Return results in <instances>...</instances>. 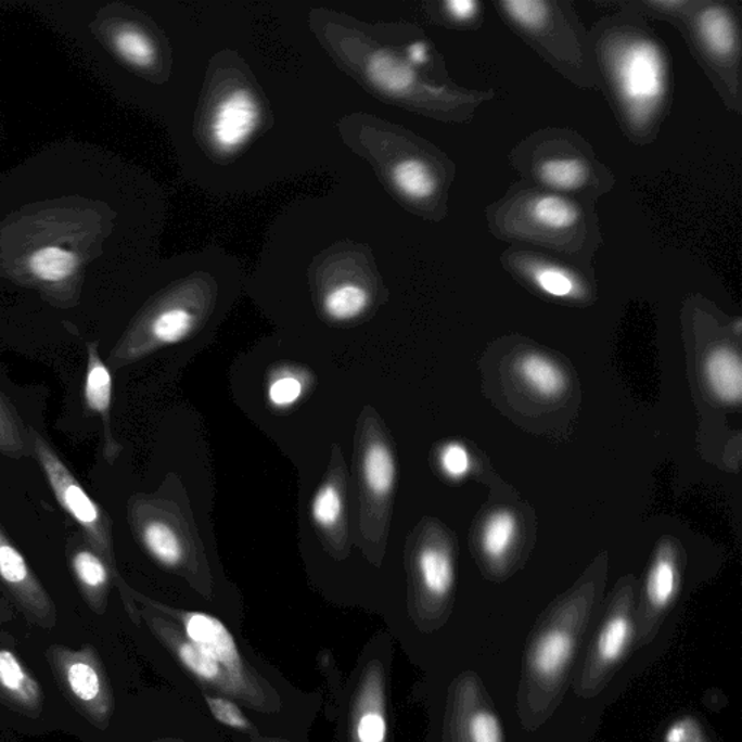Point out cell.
I'll return each mask as SVG.
<instances>
[{"label": "cell", "mask_w": 742, "mask_h": 742, "mask_svg": "<svg viewBox=\"0 0 742 742\" xmlns=\"http://www.w3.org/2000/svg\"><path fill=\"white\" fill-rule=\"evenodd\" d=\"M28 433L33 456L40 464L55 500L80 526L86 541L105 559L112 572L116 573L110 516L101 504L90 498L79 478L60 459L53 446L33 426H28Z\"/></svg>", "instance_id": "1"}, {"label": "cell", "mask_w": 742, "mask_h": 742, "mask_svg": "<svg viewBox=\"0 0 742 742\" xmlns=\"http://www.w3.org/2000/svg\"><path fill=\"white\" fill-rule=\"evenodd\" d=\"M611 63L616 89L629 118L637 125L649 123L667 89L663 51L654 41L636 38L621 44L612 54Z\"/></svg>", "instance_id": "2"}, {"label": "cell", "mask_w": 742, "mask_h": 742, "mask_svg": "<svg viewBox=\"0 0 742 742\" xmlns=\"http://www.w3.org/2000/svg\"><path fill=\"white\" fill-rule=\"evenodd\" d=\"M579 636V628L567 623H554L539 631L529 647L525 686L546 705L560 693L575 660Z\"/></svg>", "instance_id": "3"}, {"label": "cell", "mask_w": 742, "mask_h": 742, "mask_svg": "<svg viewBox=\"0 0 742 742\" xmlns=\"http://www.w3.org/2000/svg\"><path fill=\"white\" fill-rule=\"evenodd\" d=\"M183 625L186 638L204 650L209 657H213L244 690L250 702L257 703V699L260 696L254 692L253 683L248 679L243 658H241L239 645H236L230 629L221 621L208 614H202V612L184 614Z\"/></svg>", "instance_id": "4"}, {"label": "cell", "mask_w": 742, "mask_h": 742, "mask_svg": "<svg viewBox=\"0 0 742 742\" xmlns=\"http://www.w3.org/2000/svg\"><path fill=\"white\" fill-rule=\"evenodd\" d=\"M260 119L256 97L250 90H232L215 106L210 118V140L222 153H234L252 140Z\"/></svg>", "instance_id": "5"}, {"label": "cell", "mask_w": 742, "mask_h": 742, "mask_svg": "<svg viewBox=\"0 0 742 742\" xmlns=\"http://www.w3.org/2000/svg\"><path fill=\"white\" fill-rule=\"evenodd\" d=\"M634 638V623L628 611L612 612L603 621L588 660H586L584 686L592 692V688L605 683L607 677L615 671L627 655Z\"/></svg>", "instance_id": "6"}, {"label": "cell", "mask_w": 742, "mask_h": 742, "mask_svg": "<svg viewBox=\"0 0 742 742\" xmlns=\"http://www.w3.org/2000/svg\"><path fill=\"white\" fill-rule=\"evenodd\" d=\"M385 675L379 662L371 663L361 679L353 712V742H386Z\"/></svg>", "instance_id": "7"}, {"label": "cell", "mask_w": 742, "mask_h": 742, "mask_svg": "<svg viewBox=\"0 0 742 742\" xmlns=\"http://www.w3.org/2000/svg\"><path fill=\"white\" fill-rule=\"evenodd\" d=\"M129 520L138 539L151 556L166 567H177L183 562L184 547L179 533L162 513L149 502L133 500Z\"/></svg>", "instance_id": "8"}, {"label": "cell", "mask_w": 742, "mask_h": 742, "mask_svg": "<svg viewBox=\"0 0 742 742\" xmlns=\"http://www.w3.org/2000/svg\"><path fill=\"white\" fill-rule=\"evenodd\" d=\"M0 581L38 616H50L53 605L23 552L0 525Z\"/></svg>", "instance_id": "9"}, {"label": "cell", "mask_w": 742, "mask_h": 742, "mask_svg": "<svg viewBox=\"0 0 742 742\" xmlns=\"http://www.w3.org/2000/svg\"><path fill=\"white\" fill-rule=\"evenodd\" d=\"M112 387H114V383H112L111 370L99 354L98 343H89L84 399L89 411L101 418L103 437H105L103 457L110 464L115 463L120 450H123L111 428Z\"/></svg>", "instance_id": "10"}, {"label": "cell", "mask_w": 742, "mask_h": 742, "mask_svg": "<svg viewBox=\"0 0 742 742\" xmlns=\"http://www.w3.org/2000/svg\"><path fill=\"white\" fill-rule=\"evenodd\" d=\"M68 566L79 584L81 592L92 603H99L106 597L110 589L111 576L114 575L110 564L88 541L84 535L68 539Z\"/></svg>", "instance_id": "11"}, {"label": "cell", "mask_w": 742, "mask_h": 742, "mask_svg": "<svg viewBox=\"0 0 742 742\" xmlns=\"http://www.w3.org/2000/svg\"><path fill=\"white\" fill-rule=\"evenodd\" d=\"M367 79L379 92L394 98L407 97L420 85L415 67L391 51L378 50L366 63Z\"/></svg>", "instance_id": "12"}, {"label": "cell", "mask_w": 742, "mask_h": 742, "mask_svg": "<svg viewBox=\"0 0 742 742\" xmlns=\"http://www.w3.org/2000/svg\"><path fill=\"white\" fill-rule=\"evenodd\" d=\"M705 378L712 394L727 405H738L742 398V362L740 354L729 347H718L707 354Z\"/></svg>", "instance_id": "13"}, {"label": "cell", "mask_w": 742, "mask_h": 742, "mask_svg": "<svg viewBox=\"0 0 742 742\" xmlns=\"http://www.w3.org/2000/svg\"><path fill=\"white\" fill-rule=\"evenodd\" d=\"M171 645L183 666L193 673L197 679L217 686L223 692L235 694V696L250 702L247 694L235 683L234 679L213 657H209L204 650L193 644L188 638L171 637Z\"/></svg>", "instance_id": "14"}, {"label": "cell", "mask_w": 742, "mask_h": 742, "mask_svg": "<svg viewBox=\"0 0 742 742\" xmlns=\"http://www.w3.org/2000/svg\"><path fill=\"white\" fill-rule=\"evenodd\" d=\"M522 382L542 398L554 399L566 392L567 379L562 367L538 353H529L516 362Z\"/></svg>", "instance_id": "15"}, {"label": "cell", "mask_w": 742, "mask_h": 742, "mask_svg": "<svg viewBox=\"0 0 742 742\" xmlns=\"http://www.w3.org/2000/svg\"><path fill=\"white\" fill-rule=\"evenodd\" d=\"M418 573L430 597L444 599L450 594L456 579L455 562L450 552L437 546L422 548L418 555Z\"/></svg>", "instance_id": "16"}, {"label": "cell", "mask_w": 742, "mask_h": 742, "mask_svg": "<svg viewBox=\"0 0 742 742\" xmlns=\"http://www.w3.org/2000/svg\"><path fill=\"white\" fill-rule=\"evenodd\" d=\"M80 265L79 254L60 245H46L36 250L28 258V269L34 278L51 284L72 279L79 271Z\"/></svg>", "instance_id": "17"}, {"label": "cell", "mask_w": 742, "mask_h": 742, "mask_svg": "<svg viewBox=\"0 0 742 742\" xmlns=\"http://www.w3.org/2000/svg\"><path fill=\"white\" fill-rule=\"evenodd\" d=\"M361 469L367 490L374 498H387L392 494L396 482V461L385 443H371L366 448Z\"/></svg>", "instance_id": "18"}, {"label": "cell", "mask_w": 742, "mask_h": 742, "mask_svg": "<svg viewBox=\"0 0 742 742\" xmlns=\"http://www.w3.org/2000/svg\"><path fill=\"white\" fill-rule=\"evenodd\" d=\"M699 36L715 57H729L737 50V27L732 16L722 8L703 11L698 23Z\"/></svg>", "instance_id": "19"}, {"label": "cell", "mask_w": 742, "mask_h": 742, "mask_svg": "<svg viewBox=\"0 0 742 742\" xmlns=\"http://www.w3.org/2000/svg\"><path fill=\"white\" fill-rule=\"evenodd\" d=\"M391 179L400 195L413 201L428 200L438 188L434 171L420 158L400 159L392 168Z\"/></svg>", "instance_id": "20"}, {"label": "cell", "mask_w": 742, "mask_h": 742, "mask_svg": "<svg viewBox=\"0 0 742 742\" xmlns=\"http://www.w3.org/2000/svg\"><path fill=\"white\" fill-rule=\"evenodd\" d=\"M0 455L23 460L33 456L28 426L21 420L10 400L0 392Z\"/></svg>", "instance_id": "21"}, {"label": "cell", "mask_w": 742, "mask_h": 742, "mask_svg": "<svg viewBox=\"0 0 742 742\" xmlns=\"http://www.w3.org/2000/svg\"><path fill=\"white\" fill-rule=\"evenodd\" d=\"M370 305V293L361 284L341 283L330 289L322 299L323 312L336 322L353 321Z\"/></svg>", "instance_id": "22"}, {"label": "cell", "mask_w": 742, "mask_h": 742, "mask_svg": "<svg viewBox=\"0 0 742 742\" xmlns=\"http://www.w3.org/2000/svg\"><path fill=\"white\" fill-rule=\"evenodd\" d=\"M529 218L543 230L566 231L579 221V209L573 202L554 195H541L530 201Z\"/></svg>", "instance_id": "23"}, {"label": "cell", "mask_w": 742, "mask_h": 742, "mask_svg": "<svg viewBox=\"0 0 742 742\" xmlns=\"http://www.w3.org/2000/svg\"><path fill=\"white\" fill-rule=\"evenodd\" d=\"M679 572L670 556L660 555L647 576L645 597L651 610L663 612L675 601Z\"/></svg>", "instance_id": "24"}, {"label": "cell", "mask_w": 742, "mask_h": 742, "mask_svg": "<svg viewBox=\"0 0 742 742\" xmlns=\"http://www.w3.org/2000/svg\"><path fill=\"white\" fill-rule=\"evenodd\" d=\"M525 270L533 279L535 286L548 296L572 299L581 293L579 280L572 271L563 267L551 265V263L530 261Z\"/></svg>", "instance_id": "25"}, {"label": "cell", "mask_w": 742, "mask_h": 742, "mask_svg": "<svg viewBox=\"0 0 742 742\" xmlns=\"http://www.w3.org/2000/svg\"><path fill=\"white\" fill-rule=\"evenodd\" d=\"M517 534L516 516L502 509L491 513L482 530V548L487 559L500 562L511 550Z\"/></svg>", "instance_id": "26"}, {"label": "cell", "mask_w": 742, "mask_h": 742, "mask_svg": "<svg viewBox=\"0 0 742 742\" xmlns=\"http://www.w3.org/2000/svg\"><path fill=\"white\" fill-rule=\"evenodd\" d=\"M538 179L559 191H573L588 179V168L579 158H548L538 166Z\"/></svg>", "instance_id": "27"}, {"label": "cell", "mask_w": 742, "mask_h": 742, "mask_svg": "<svg viewBox=\"0 0 742 742\" xmlns=\"http://www.w3.org/2000/svg\"><path fill=\"white\" fill-rule=\"evenodd\" d=\"M112 44L119 57L132 67L146 68L154 63L155 47L144 33L136 28H123L112 38Z\"/></svg>", "instance_id": "28"}, {"label": "cell", "mask_w": 742, "mask_h": 742, "mask_svg": "<svg viewBox=\"0 0 742 742\" xmlns=\"http://www.w3.org/2000/svg\"><path fill=\"white\" fill-rule=\"evenodd\" d=\"M464 719V718H463ZM465 742H504L498 715L490 707H476L460 724Z\"/></svg>", "instance_id": "29"}, {"label": "cell", "mask_w": 742, "mask_h": 742, "mask_svg": "<svg viewBox=\"0 0 742 742\" xmlns=\"http://www.w3.org/2000/svg\"><path fill=\"white\" fill-rule=\"evenodd\" d=\"M0 686L27 702L34 701L37 694L31 677L25 673L18 658L7 650H0Z\"/></svg>", "instance_id": "30"}, {"label": "cell", "mask_w": 742, "mask_h": 742, "mask_svg": "<svg viewBox=\"0 0 742 742\" xmlns=\"http://www.w3.org/2000/svg\"><path fill=\"white\" fill-rule=\"evenodd\" d=\"M344 494L340 487L334 483H325L315 494L310 512L315 524L330 529L344 516Z\"/></svg>", "instance_id": "31"}, {"label": "cell", "mask_w": 742, "mask_h": 742, "mask_svg": "<svg viewBox=\"0 0 742 742\" xmlns=\"http://www.w3.org/2000/svg\"><path fill=\"white\" fill-rule=\"evenodd\" d=\"M67 681L72 692L81 702L92 703L101 698L102 683L97 668L86 662H75L67 667Z\"/></svg>", "instance_id": "32"}, {"label": "cell", "mask_w": 742, "mask_h": 742, "mask_svg": "<svg viewBox=\"0 0 742 742\" xmlns=\"http://www.w3.org/2000/svg\"><path fill=\"white\" fill-rule=\"evenodd\" d=\"M502 8L509 18L525 29H538L550 18L546 2L539 0H511L503 2Z\"/></svg>", "instance_id": "33"}, {"label": "cell", "mask_w": 742, "mask_h": 742, "mask_svg": "<svg viewBox=\"0 0 742 742\" xmlns=\"http://www.w3.org/2000/svg\"><path fill=\"white\" fill-rule=\"evenodd\" d=\"M439 464L448 477L459 481L470 472L472 460H470L468 448L459 443H451L443 448L442 455H439Z\"/></svg>", "instance_id": "34"}, {"label": "cell", "mask_w": 742, "mask_h": 742, "mask_svg": "<svg viewBox=\"0 0 742 742\" xmlns=\"http://www.w3.org/2000/svg\"><path fill=\"white\" fill-rule=\"evenodd\" d=\"M304 386L299 379L283 376L276 379L269 387V399L276 408H289L300 399Z\"/></svg>", "instance_id": "35"}, {"label": "cell", "mask_w": 742, "mask_h": 742, "mask_svg": "<svg viewBox=\"0 0 742 742\" xmlns=\"http://www.w3.org/2000/svg\"><path fill=\"white\" fill-rule=\"evenodd\" d=\"M206 703H208L209 709L218 722L235 729H248L252 727L240 707L235 703L228 701V699L206 698Z\"/></svg>", "instance_id": "36"}, {"label": "cell", "mask_w": 742, "mask_h": 742, "mask_svg": "<svg viewBox=\"0 0 742 742\" xmlns=\"http://www.w3.org/2000/svg\"><path fill=\"white\" fill-rule=\"evenodd\" d=\"M664 742H707L696 719L685 716L668 727Z\"/></svg>", "instance_id": "37"}, {"label": "cell", "mask_w": 742, "mask_h": 742, "mask_svg": "<svg viewBox=\"0 0 742 742\" xmlns=\"http://www.w3.org/2000/svg\"><path fill=\"white\" fill-rule=\"evenodd\" d=\"M481 5L472 0H450L446 3L447 14L457 23H469L476 18Z\"/></svg>", "instance_id": "38"}, {"label": "cell", "mask_w": 742, "mask_h": 742, "mask_svg": "<svg viewBox=\"0 0 742 742\" xmlns=\"http://www.w3.org/2000/svg\"><path fill=\"white\" fill-rule=\"evenodd\" d=\"M430 53L428 46L424 41L412 42L407 50V62L411 64L412 67L424 66L428 63Z\"/></svg>", "instance_id": "39"}, {"label": "cell", "mask_w": 742, "mask_h": 742, "mask_svg": "<svg viewBox=\"0 0 742 742\" xmlns=\"http://www.w3.org/2000/svg\"><path fill=\"white\" fill-rule=\"evenodd\" d=\"M651 5H653L655 8H660V10H666V8H668V10H675V8L683 7L685 3L683 2H654V3H651Z\"/></svg>", "instance_id": "40"}]
</instances>
